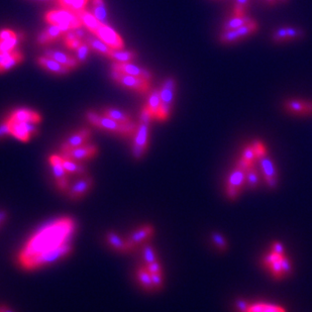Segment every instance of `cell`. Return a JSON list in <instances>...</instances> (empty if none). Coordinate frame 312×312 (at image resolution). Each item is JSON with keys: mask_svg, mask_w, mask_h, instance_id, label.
<instances>
[{"mask_svg": "<svg viewBox=\"0 0 312 312\" xmlns=\"http://www.w3.org/2000/svg\"><path fill=\"white\" fill-rule=\"evenodd\" d=\"M75 222L70 217L52 221L35 234L18 256V263L26 270L52 264L72 250L70 241Z\"/></svg>", "mask_w": 312, "mask_h": 312, "instance_id": "6da1fadb", "label": "cell"}, {"mask_svg": "<svg viewBox=\"0 0 312 312\" xmlns=\"http://www.w3.org/2000/svg\"><path fill=\"white\" fill-rule=\"evenodd\" d=\"M86 118L88 122L94 126H97L99 128L121 133L124 135H131L136 132L137 126L135 123H128V124H122L120 122H117L108 117L105 116H99L93 111H88L86 114Z\"/></svg>", "mask_w": 312, "mask_h": 312, "instance_id": "7a4b0ae2", "label": "cell"}, {"mask_svg": "<svg viewBox=\"0 0 312 312\" xmlns=\"http://www.w3.org/2000/svg\"><path fill=\"white\" fill-rule=\"evenodd\" d=\"M45 20L49 24L59 25L64 31V33L82 26V22L79 19L77 13L64 8L60 10H51L47 12L45 14Z\"/></svg>", "mask_w": 312, "mask_h": 312, "instance_id": "3957f363", "label": "cell"}, {"mask_svg": "<svg viewBox=\"0 0 312 312\" xmlns=\"http://www.w3.org/2000/svg\"><path fill=\"white\" fill-rule=\"evenodd\" d=\"M176 80L172 77H169L165 80L161 87V108L158 118L159 121H166L171 115L176 92Z\"/></svg>", "mask_w": 312, "mask_h": 312, "instance_id": "277c9868", "label": "cell"}, {"mask_svg": "<svg viewBox=\"0 0 312 312\" xmlns=\"http://www.w3.org/2000/svg\"><path fill=\"white\" fill-rule=\"evenodd\" d=\"M111 78L120 85L124 86L127 89L133 90L135 92L147 94L150 90V81L140 77H135L131 75H127L125 73L112 70Z\"/></svg>", "mask_w": 312, "mask_h": 312, "instance_id": "5b68a950", "label": "cell"}, {"mask_svg": "<svg viewBox=\"0 0 312 312\" xmlns=\"http://www.w3.org/2000/svg\"><path fill=\"white\" fill-rule=\"evenodd\" d=\"M247 171L236 167L230 174L226 183V195L230 199H236L246 184Z\"/></svg>", "mask_w": 312, "mask_h": 312, "instance_id": "8992f818", "label": "cell"}, {"mask_svg": "<svg viewBox=\"0 0 312 312\" xmlns=\"http://www.w3.org/2000/svg\"><path fill=\"white\" fill-rule=\"evenodd\" d=\"M95 36L114 50H123L125 48L122 37L109 24L101 23Z\"/></svg>", "mask_w": 312, "mask_h": 312, "instance_id": "52a82bcc", "label": "cell"}, {"mask_svg": "<svg viewBox=\"0 0 312 312\" xmlns=\"http://www.w3.org/2000/svg\"><path fill=\"white\" fill-rule=\"evenodd\" d=\"M258 30V23L254 20H251L249 23L232 31H223L220 35V42L224 44H230L237 42L241 39L249 37L252 33Z\"/></svg>", "mask_w": 312, "mask_h": 312, "instance_id": "ba28073f", "label": "cell"}, {"mask_svg": "<svg viewBox=\"0 0 312 312\" xmlns=\"http://www.w3.org/2000/svg\"><path fill=\"white\" fill-rule=\"evenodd\" d=\"M149 126L150 125L145 124H138L136 132L134 133L132 155L136 160L140 159L147 151L148 140H149Z\"/></svg>", "mask_w": 312, "mask_h": 312, "instance_id": "9c48e42d", "label": "cell"}, {"mask_svg": "<svg viewBox=\"0 0 312 312\" xmlns=\"http://www.w3.org/2000/svg\"><path fill=\"white\" fill-rule=\"evenodd\" d=\"M97 152H98L97 147L95 145L89 144V145H83L73 150L61 153V157L63 159H68V160H72L76 162H82L84 160L93 158L97 154Z\"/></svg>", "mask_w": 312, "mask_h": 312, "instance_id": "30bf717a", "label": "cell"}, {"mask_svg": "<svg viewBox=\"0 0 312 312\" xmlns=\"http://www.w3.org/2000/svg\"><path fill=\"white\" fill-rule=\"evenodd\" d=\"M8 120L10 122V134L21 141H27L31 138V136L39 132L37 124L18 123L11 121L9 118Z\"/></svg>", "mask_w": 312, "mask_h": 312, "instance_id": "8fae6325", "label": "cell"}, {"mask_svg": "<svg viewBox=\"0 0 312 312\" xmlns=\"http://www.w3.org/2000/svg\"><path fill=\"white\" fill-rule=\"evenodd\" d=\"M49 162L52 166V170H53V174L57 180V184L60 190H62L64 192L67 191V189L69 188L68 185V173L65 170L64 166H63V158L61 156L58 155H52L49 159Z\"/></svg>", "mask_w": 312, "mask_h": 312, "instance_id": "7c38bea8", "label": "cell"}, {"mask_svg": "<svg viewBox=\"0 0 312 312\" xmlns=\"http://www.w3.org/2000/svg\"><path fill=\"white\" fill-rule=\"evenodd\" d=\"M112 70L125 73L127 75H131V76H135V77H140L144 78L146 80L151 81V79L153 78L152 73L145 69L141 68L135 64H131V63H117L115 62L111 66Z\"/></svg>", "mask_w": 312, "mask_h": 312, "instance_id": "4fadbf2b", "label": "cell"}, {"mask_svg": "<svg viewBox=\"0 0 312 312\" xmlns=\"http://www.w3.org/2000/svg\"><path fill=\"white\" fill-rule=\"evenodd\" d=\"M259 160L260 167L262 169L263 175L265 177V180L268 184V186L271 188L276 187L277 185V170L275 167V164L273 161L266 155Z\"/></svg>", "mask_w": 312, "mask_h": 312, "instance_id": "5bb4252c", "label": "cell"}, {"mask_svg": "<svg viewBox=\"0 0 312 312\" xmlns=\"http://www.w3.org/2000/svg\"><path fill=\"white\" fill-rule=\"evenodd\" d=\"M91 134L90 129L88 128H83L76 133L72 134L69 138H67L61 146V153L73 150L75 148H78L80 146H83L87 143Z\"/></svg>", "mask_w": 312, "mask_h": 312, "instance_id": "9a60e30c", "label": "cell"}, {"mask_svg": "<svg viewBox=\"0 0 312 312\" xmlns=\"http://www.w3.org/2000/svg\"><path fill=\"white\" fill-rule=\"evenodd\" d=\"M92 185L93 179L91 177H84L68 188L66 193L69 198L76 200L83 197L91 189Z\"/></svg>", "mask_w": 312, "mask_h": 312, "instance_id": "2e32d148", "label": "cell"}, {"mask_svg": "<svg viewBox=\"0 0 312 312\" xmlns=\"http://www.w3.org/2000/svg\"><path fill=\"white\" fill-rule=\"evenodd\" d=\"M153 233H154V229L151 225H145L138 229L137 231H135L134 233H132L130 237L126 240L127 250H133L137 245L149 240L152 237Z\"/></svg>", "mask_w": 312, "mask_h": 312, "instance_id": "e0dca14e", "label": "cell"}, {"mask_svg": "<svg viewBox=\"0 0 312 312\" xmlns=\"http://www.w3.org/2000/svg\"><path fill=\"white\" fill-rule=\"evenodd\" d=\"M64 31L57 24H50L48 27H46L37 39V43L40 46H46L52 42L57 41L59 38L64 36Z\"/></svg>", "mask_w": 312, "mask_h": 312, "instance_id": "ac0fdd59", "label": "cell"}, {"mask_svg": "<svg viewBox=\"0 0 312 312\" xmlns=\"http://www.w3.org/2000/svg\"><path fill=\"white\" fill-rule=\"evenodd\" d=\"M9 119L18 123H33L37 125L40 124L42 121V118L38 112L26 108H19L14 110L10 115Z\"/></svg>", "mask_w": 312, "mask_h": 312, "instance_id": "d6986e66", "label": "cell"}, {"mask_svg": "<svg viewBox=\"0 0 312 312\" xmlns=\"http://www.w3.org/2000/svg\"><path fill=\"white\" fill-rule=\"evenodd\" d=\"M285 107L288 111L295 115H312L311 101H304L298 99H291L285 103Z\"/></svg>", "mask_w": 312, "mask_h": 312, "instance_id": "ffe728a7", "label": "cell"}, {"mask_svg": "<svg viewBox=\"0 0 312 312\" xmlns=\"http://www.w3.org/2000/svg\"><path fill=\"white\" fill-rule=\"evenodd\" d=\"M45 55H46V57H49V58L62 64L71 70L78 67V65H79V61L76 58H74L73 56H70V55H68L64 52H61V51L47 50L45 52Z\"/></svg>", "mask_w": 312, "mask_h": 312, "instance_id": "44dd1931", "label": "cell"}, {"mask_svg": "<svg viewBox=\"0 0 312 312\" xmlns=\"http://www.w3.org/2000/svg\"><path fill=\"white\" fill-rule=\"evenodd\" d=\"M38 63L40 66H42L44 69L52 72V73H55V74H59V75H65V74H68L71 69H69L68 67L64 66L62 64H60L49 57H46V56H42V57H39L38 58Z\"/></svg>", "mask_w": 312, "mask_h": 312, "instance_id": "7402d4cb", "label": "cell"}, {"mask_svg": "<svg viewBox=\"0 0 312 312\" xmlns=\"http://www.w3.org/2000/svg\"><path fill=\"white\" fill-rule=\"evenodd\" d=\"M77 15H78L79 19L81 20L82 24H84L88 29V31H90L92 34L95 35L98 27L100 26L101 22L94 16V14L84 9V10L79 11L77 13Z\"/></svg>", "mask_w": 312, "mask_h": 312, "instance_id": "603a6c76", "label": "cell"}, {"mask_svg": "<svg viewBox=\"0 0 312 312\" xmlns=\"http://www.w3.org/2000/svg\"><path fill=\"white\" fill-rule=\"evenodd\" d=\"M86 43L89 45V47L91 49H93L94 51H96L97 53L106 56V57H110L111 52L114 49H111L109 46H107L104 42H102L99 38L95 37H87L86 38Z\"/></svg>", "mask_w": 312, "mask_h": 312, "instance_id": "cb8c5ba5", "label": "cell"}, {"mask_svg": "<svg viewBox=\"0 0 312 312\" xmlns=\"http://www.w3.org/2000/svg\"><path fill=\"white\" fill-rule=\"evenodd\" d=\"M148 108L152 112L154 119L158 120L159 114H160V108H161V95H160V90L155 89L151 92L149 98H148Z\"/></svg>", "mask_w": 312, "mask_h": 312, "instance_id": "d4e9b609", "label": "cell"}, {"mask_svg": "<svg viewBox=\"0 0 312 312\" xmlns=\"http://www.w3.org/2000/svg\"><path fill=\"white\" fill-rule=\"evenodd\" d=\"M246 312H286L285 309L279 305L271 304V303H264L258 302L250 304L248 310Z\"/></svg>", "mask_w": 312, "mask_h": 312, "instance_id": "484cf974", "label": "cell"}, {"mask_svg": "<svg viewBox=\"0 0 312 312\" xmlns=\"http://www.w3.org/2000/svg\"><path fill=\"white\" fill-rule=\"evenodd\" d=\"M23 60V56L20 52L14 51L8 58H6L4 61L0 63V73L6 72L13 67H15L17 64L21 62Z\"/></svg>", "mask_w": 312, "mask_h": 312, "instance_id": "4316f807", "label": "cell"}, {"mask_svg": "<svg viewBox=\"0 0 312 312\" xmlns=\"http://www.w3.org/2000/svg\"><path fill=\"white\" fill-rule=\"evenodd\" d=\"M63 166L65 168V170L67 171V173L69 174H76V175H80L83 176L86 174V168L80 164V162H76V161H72V160H68V159H63Z\"/></svg>", "mask_w": 312, "mask_h": 312, "instance_id": "83f0119b", "label": "cell"}, {"mask_svg": "<svg viewBox=\"0 0 312 312\" xmlns=\"http://www.w3.org/2000/svg\"><path fill=\"white\" fill-rule=\"evenodd\" d=\"M94 16L103 24H108L107 12L105 8L104 0H93V12Z\"/></svg>", "mask_w": 312, "mask_h": 312, "instance_id": "f1b7e54d", "label": "cell"}, {"mask_svg": "<svg viewBox=\"0 0 312 312\" xmlns=\"http://www.w3.org/2000/svg\"><path fill=\"white\" fill-rule=\"evenodd\" d=\"M114 62L130 63L136 58V53L132 51H124V50H112L109 57Z\"/></svg>", "mask_w": 312, "mask_h": 312, "instance_id": "f546056e", "label": "cell"}, {"mask_svg": "<svg viewBox=\"0 0 312 312\" xmlns=\"http://www.w3.org/2000/svg\"><path fill=\"white\" fill-rule=\"evenodd\" d=\"M23 38L22 34H16L14 37L5 40V41H0V54L4 53H11L15 51V47L18 45L19 41Z\"/></svg>", "mask_w": 312, "mask_h": 312, "instance_id": "4dcf8cb0", "label": "cell"}, {"mask_svg": "<svg viewBox=\"0 0 312 312\" xmlns=\"http://www.w3.org/2000/svg\"><path fill=\"white\" fill-rule=\"evenodd\" d=\"M252 19L247 16H234L231 19H229L228 21H225V23L223 24V31H232V30H237L247 23L250 22Z\"/></svg>", "mask_w": 312, "mask_h": 312, "instance_id": "1f68e13d", "label": "cell"}, {"mask_svg": "<svg viewBox=\"0 0 312 312\" xmlns=\"http://www.w3.org/2000/svg\"><path fill=\"white\" fill-rule=\"evenodd\" d=\"M103 115L105 117H108L117 122H120L122 124H128L130 123V117L128 115H126L124 111L120 110V109H117V108H112V107H108V108H105L103 110Z\"/></svg>", "mask_w": 312, "mask_h": 312, "instance_id": "d6a6232c", "label": "cell"}, {"mask_svg": "<svg viewBox=\"0 0 312 312\" xmlns=\"http://www.w3.org/2000/svg\"><path fill=\"white\" fill-rule=\"evenodd\" d=\"M106 240L107 243L115 249L119 251H127V246H126V241L122 239L120 236H118L114 232H109L106 235Z\"/></svg>", "mask_w": 312, "mask_h": 312, "instance_id": "836d02e7", "label": "cell"}, {"mask_svg": "<svg viewBox=\"0 0 312 312\" xmlns=\"http://www.w3.org/2000/svg\"><path fill=\"white\" fill-rule=\"evenodd\" d=\"M137 279H138L139 283L141 284V286L146 290H153L154 289L151 273L148 271L147 268L140 267L138 269V271H137Z\"/></svg>", "mask_w": 312, "mask_h": 312, "instance_id": "e575fe53", "label": "cell"}, {"mask_svg": "<svg viewBox=\"0 0 312 312\" xmlns=\"http://www.w3.org/2000/svg\"><path fill=\"white\" fill-rule=\"evenodd\" d=\"M283 257H284V256H283ZM283 257H282L280 260L274 262L273 264H271L269 267H267V268L270 270V272L272 273V275H273L276 279H282V278H284V277L286 276L285 273H284L283 263H282Z\"/></svg>", "mask_w": 312, "mask_h": 312, "instance_id": "d590c367", "label": "cell"}, {"mask_svg": "<svg viewBox=\"0 0 312 312\" xmlns=\"http://www.w3.org/2000/svg\"><path fill=\"white\" fill-rule=\"evenodd\" d=\"M259 182H260V177H259L258 171L254 168V166H252L247 171V174H246V184L249 187L253 189V188H256L259 185Z\"/></svg>", "mask_w": 312, "mask_h": 312, "instance_id": "8d00e7d4", "label": "cell"}, {"mask_svg": "<svg viewBox=\"0 0 312 312\" xmlns=\"http://www.w3.org/2000/svg\"><path fill=\"white\" fill-rule=\"evenodd\" d=\"M143 256H144V260H145L147 265L157 261V256L155 253V250L152 248V246H150L149 244L144 246V248H143Z\"/></svg>", "mask_w": 312, "mask_h": 312, "instance_id": "74e56055", "label": "cell"}, {"mask_svg": "<svg viewBox=\"0 0 312 312\" xmlns=\"http://www.w3.org/2000/svg\"><path fill=\"white\" fill-rule=\"evenodd\" d=\"M242 159L250 166H253L254 164V161L257 160V157H256V154L253 152V149L252 147L249 145L247 146L244 151H243V155H242Z\"/></svg>", "mask_w": 312, "mask_h": 312, "instance_id": "f35d334b", "label": "cell"}, {"mask_svg": "<svg viewBox=\"0 0 312 312\" xmlns=\"http://www.w3.org/2000/svg\"><path fill=\"white\" fill-rule=\"evenodd\" d=\"M253 149V152L256 154V157H257V160L266 156L267 155V150H266V147L264 146V144L261 141V140H253L250 145Z\"/></svg>", "mask_w": 312, "mask_h": 312, "instance_id": "ab89813d", "label": "cell"}, {"mask_svg": "<svg viewBox=\"0 0 312 312\" xmlns=\"http://www.w3.org/2000/svg\"><path fill=\"white\" fill-rule=\"evenodd\" d=\"M154 120V117L152 115V112L150 111V109L148 108L147 105H144L140 111V116H139V123L138 124H145V125H150L152 121Z\"/></svg>", "mask_w": 312, "mask_h": 312, "instance_id": "60d3db41", "label": "cell"}, {"mask_svg": "<svg viewBox=\"0 0 312 312\" xmlns=\"http://www.w3.org/2000/svg\"><path fill=\"white\" fill-rule=\"evenodd\" d=\"M211 240H212L213 244L216 246V248H218L219 250H225L228 248L226 240L220 234L213 233L211 235Z\"/></svg>", "mask_w": 312, "mask_h": 312, "instance_id": "b9f144b4", "label": "cell"}, {"mask_svg": "<svg viewBox=\"0 0 312 312\" xmlns=\"http://www.w3.org/2000/svg\"><path fill=\"white\" fill-rule=\"evenodd\" d=\"M89 45L87 43H84L76 50L77 51V60L80 63L85 62L87 57H88V53H89Z\"/></svg>", "mask_w": 312, "mask_h": 312, "instance_id": "7bdbcfd3", "label": "cell"}, {"mask_svg": "<svg viewBox=\"0 0 312 312\" xmlns=\"http://www.w3.org/2000/svg\"><path fill=\"white\" fill-rule=\"evenodd\" d=\"M284 254H279V253H276V252H269L267 253L265 257H264V260H263V263L266 267H269L271 264H273L274 262L280 260Z\"/></svg>", "mask_w": 312, "mask_h": 312, "instance_id": "ee69618b", "label": "cell"}, {"mask_svg": "<svg viewBox=\"0 0 312 312\" xmlns=\"http://www.w3.org/2000/svg\"><path fill=\"white\" fill-rule=\"evenodd\" d=\"M152 277V282L154 289H161L163 287V276L162 273H155L151 274Z\"/></svg>", "mask_w": 312, "mask_h": 312, "instance_id": "f6af8a7d", "label": "cell"}, {"mask_svg": "<svg viewBox=\"0 0 312 312\" xmlns=\"http://www.w3.org/2000/svg\"><path fill=\"white\" fill-rule=\"evenodd\" d=\"M7 134H10V122L8 119L0 124V138Z\"/></svg>", "mask_w": 312, "mask_h": 312, "instance_id": "bcb514c9", "label": "cell"}, {"mask_svg": "<svg viewBox=\"0 0 312 312\" xmlns=\"http://www.w3.org/2000/svg\"><path fill=\"white\" fill-rule=\"evenodd\" d=\"M148 271L151 273V274H155V273H162V267L160 265V263L158 261L154 262V263H151V264H148L147 267Z\"/></svg>", "mask_w": 312, "mask_h": 312, "instance_id": "7dc6e473", "label": "cell"}, {"mask_svg": "<svg viewBox=\"0 0 312 312\" xmlns=\"http://www.w3.org/2000/svg\"><path fill=\"white\" fill-rule=\"evenodd\" d=\"M63 39L65 41V44H68V43H70V42H72V41H74L76 39H79V38L77 37V35L75 33V30H71V31H68V32H66L64 34Z\"/></svg>", "mask_w": 312, "mask_h": 312, "instance_id": "c3c4849f", "label": "cell"}, {"mask_svg": "<svg viewBox=\"0 0 312 312\" xmlns=\"http://www.w3.org/2000/svg\"><path fill=\"white\" fill-rule=\"evenodd\" d=\"M15 35H16V33H14V32L11 31V30H8V29L1 30V31H0V41L8 40V39L14 37Z\"/></svg>", "mask_w": 312, "mask_h": 312, "instance_id": "681fc988", "label": "cell"}, {"mask_svg": "<svg viewBox=\"0 0 312 312\" xmlns=\"http://www.w3.org/2000/svg\"><path fill=\"white\" fill-rule=\"evenodd\" d=\"M282 263H283V269H284L285 275H289V274L292 272V265H291L290 260H289L285 254H284V257H283Z\"/></svg>", "mask_w": 312, "mask_h": 312, "instance_id": "f907efd6", "label": "cell"}, {"mask_svg": "<svg viewBox=\"0 0 312 312\" xmlns=\"http://www.w3.org/2000/svg\"><path fill=\"white\" fill-rule=\"evenodd\" d=\"M82 44H83V42H82L81 39H76V40H74V41H72V42L66 44V46H67V48H69L70 50H75V51H76Z\"/></svg>", "mask_w": 312, "mask_h": 312, "instance_id": "816d5d0a", "label": "cell"}, {"mask_svg": "<svg viewBox=\"0 0 312 312\" xmlns=\"http://www.w3.org/2000/svg\"><path fill=\"white\" fill-rule=\"evenodd\" d=\"M271 251L279 253V254H284V247H283V245L281 243L276 242V243H274L272 245V250Z\"/></svg>", "mask_w": 312, "mask_h": 312, "instance_id": "f5cc1de1", "label": "cell"}, {"mask_svg": "<svg viewBox=\"0 0 312 312\" xmlns=\"http://www.w3.org/2000/svg\"><path fill=\"white\" fill-rule=\"evenodd\" d=\"M238 309L240 310V312H246L248 310V307H249V303L246 302L245 300H238L237 303H236Z\"/></svg>", "mask_w": 312, "mask_h": 312, "instance_id": "db71d44e", "label": "cell"}, {"mask_svg": "<svg viewBox=\"0 0 312 312\" xmlns=\"http://www.w3.org/2000/svg\"><path fill=\"white\" fill-rule=\"evenodd\" d=\"M58 2H59V4L61 5L62 8L71 11V8H72L74 0H58Z\"/></svg>", "mask_w": 312, "mask_h": 312, "instance_id": "11a10c76", "label": "cell"}, {"mask_svg": "<svg viewBox=\"0 0 312 312\" xmlns=\"http://www.w3.org/2000/svg\"><path fill=\"white\" fill-rule=\"evenodd\" d=\"M75 33H76V35H77V37L79 38V39H83L84 37H85V32L82 30V27H78V29H76L75 30Z\"/></svg>", "mask_w": 312, "mask_h": 312, "instance_id": "9f6ffc18", "label": "cell"}, {"mask_svg": "<svg viewBox=\"0 0 312 312\" xmlns=\"http://www.w3.org/2000/svg\"><path fill=\"white\" fill-rule=\"evenodd\" d=\"M249 4V0H237L236 1V5H239V6H242L244 8H247Z\"/></svg>", "mask_w": 312, "mask_h": 312, "instance_id": "6f0895ef", "label": "cell"}, {"mask_svg": "<svg viewBox=\"0 0 312 312\" xmlns=\"http://www.w3.org/2000/svg\"><path fill=\"white\" fill-rule=\"evenodd\" d=\"M6 218H7V212L1 210V211H0V224H1L2 222H4Z\"/></svg>", "mask_w": 312, "mask_h": 312, "instance_id": "680465c9", "label": "cell"}, {"mask_svg": "<svg viewBox=\"0 0 312 312\" xmlns=\"http://www.w3.org/2000/svg\"><path fill=\"white\" fill-rule=\"evenodd\" d=\"M0 312H14L6 306H0Z\"/></svg>", "mask_w": 312, "mask_h": 312, "instance_id": "91938a15", "label": "cell"}, {"mask_svg": "<svg viewBox=\"0 0 312 312\" xmlns=\"http://www.w3.org/2000/svg\"><path fill=\"white\" fill-rule=\"evenodd\" d=\"M268 3H270V4H274L275 2H276V0H266Z\"/></svg>", "mask_w": 312, "mask_h": 312, "instance_id": "94428289", "label": "cell"}, {"mask_svg": "<svg viewBox=\"0 0 312 312\" xmlns=\"http://www.w3.org/2000/svg\"><path fill=\"white\" fill-rule=\"evenodd\" d=\"M38 1H51V0H38Z\"/></svg>", "mask_w": 312, "mask_h": 312, "instance_id": "6125c7cd", "label": "cell"}, {"mask_svg": "<svg viewBox=\"0 0 312 312\" xmlns=\"http://www.w3.org/2000/svg\"><path fill=\"white\" fill-rule=\"evenodd\" d=\"M282 1H286V0H282Z\"/></svg>", "mask_w": 312, "mask_h": 312, "instance_id": "be15d7a7", "label": "cell"}]
</instances>
